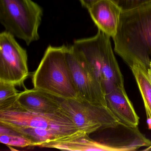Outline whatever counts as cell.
I'll return each mask as SVG.
<instances>
[{"instance_id":"6da1fadb","label":"cell","mask_w":151,"mask_h":151,"mask_svg":"<svg viewBox=\"0 0 151 151\" xmlns=\"http://www.w3.org/2000/svg\"><path fill=\"white\" fill-rule=\"evenodd\" d=\"M113 39L115 51L130 68L137 64L147 69L151 60V3L122 12Z\"/></svg>"},{"instance_id":"7a4b0ae2","label":"cell","mask_w":151,"mask_h":151,"mask_svg":"<svg viewBox=\"0 0 151 151\" xmlns=\"http://www.w3.org/2000/svg\"><path fill=\"white\" fill-rule=\"evenodd\" d=\"M68 46L49 45L32 76L34 88L64 99L79 100L67 59Z\"/></svg>"},{"instance_id":"3957f363","label":"cell","mask_w":151,"mask_h":151,"mask_svg":"<svg viewBox=\"0 0 151 151\" xmlns=\"http://www.w3.org/2000/svg\"><path fill=\"white\" fill-rule=\"evenodd\" d=\"M72 46L91 65L106 93L124 86L123 76L114 55L110 37L99 30L94 37L75 40Z\"/></svg>"},{"instance_id":"277c9868","label":"cell","mask_w":151,"mask_h":151,"mask_svg":"<svg viewBox=\"0 0 151 151\" xmlns=\"http://www.w3.org/2000/svg\"><path fill=\"white\" fill-rule=\"evenodd\" d=\"M43 14L42 8L32 0H0V22L28 46L40 39Z\"/></svg>"},{"instance_id":"5b68a950","label":"cell","mask_w":151,"mask_h":151,"mask_svg":"<svg viewBox=\"0 0 151 151\" xmlns=\"http://www.w3.org/2000/svg\"><path fill=\"white\" fill-rule=\"evenodd\" d=\"M0 124L6 127H32L52 130L69 136L86 134L79 130L60 109L52 114H35L20 106L16 101L0 109Z\"/></svg>"},{"instance_id":"8992f818","label":"cell","mask_w":151,"mask_h":151,"mask_svg":"<svg viewBox=\"0 0 151 151\" xmlns=\"http://www.w3.org/2000/svg\"><path fill=\"white\" fill-rule=\"evenodd\" d=\"M60 109L79 130L88 135L121 123L107 107L79 100L63 99Z\"/></svg>"},{"instance_id":"52a82bcc","label":"cell","mask_w":151,"mask_h":151,"mask_svg":"<svg viewBox=\"0 0 151 151\" xmlns=\"http://www.w3.org/2000/svg\"><path fill=\"white\" fill-rule=\"evenodd\" d=\"M67 59L79 100L107 106L106 91L84 56L71 45L68 46Z\"/></svg>"},{"instance_id":"ba28073f","label":"cell","mask_w":151,"mask_h":151,"mask_svg":"<svg viewBox=\"0 0 151 151\" xmlns=\"http://www.w3.org/2000/svg\"><path fill=\"white\" fill-rule=\"evenodd\" d=\"M6 31L0 34V81L22 86L29 75L27 51Z\"/></svg>"},{"instance_id":"9c48e42d","label":"cell","mask_w":151,"mask_h":151,"mask_svg":"<svg viewBox=\"0 0 151 151\" xmlns=\"http://www.w3.org/2000/svg\"><path fill=\"white\" fill-rule=\"evenodd\" d=\"M63 99L33 88L26 89L19 93L17 103L24 110L40 114L56 113L60 108Z\"/></svg>"},{"instance_id":"30bf717a","label":"cell","mask_w":151,"mask_h":151,"mask_svg":"<svg viewBox=\"0 0 151 151\" xmlns=\"http://www.w3.org/2000/svg\"><path fill=\"white\" fill-rule=\"evenodd\" d=\"M88 10L99 30L114 38L117 32L122 12L121 9L111 0H101Z\"/></svg>"},{"instance_id":"8fae6325","label":"cell","mask_w":151,"mask_h":151,"mask_svg":"<svg viewBox=\"0 0 151 151\" xmlns=\"http://www.w3.org/2000/svg\"><path fill=\"white\" fill-rule=\"evenodd\" d=\"M107 107L121 124L136 128L139 117L127 96L124 86L116 87L106 94Z\"/></svg>"},{"instance_id":"7c38bea8","label":"cell","mask_w":151,"mask_h":151,"mask_svg":"<svg viewBox=\"0 0 151 151\" xmlns=\"http://www.w3.org/2000/svg\"><path fill=\"white\" fill-rule=\"evenodd\" d=\"M89 135L85 134L65 139L51 141L42 144L40 147L73 151H107L103 143L92 139Z\"/></svg>"},{"instance_id":"4fadbf2b","label":"cell","mask_w":151,"mask_h":151,"mask_svg":"<svg viewBox=\"0 0 151 151\" xmlns=\"http://www.w3.org/2000/svg\"><path fill=\"white\" fill-rule=\"evenodd\" d=\"M9 128L31 140L33 143V146L40 147L42 144L50 141L61 140L71 137L79 136H68L59 132L41 128L22 127H11Z\"/></svg>"},{"instance_id":"5bb4252c","label":"cell","mask_w":151,"mask_h":151,"mask_svg":"<svg viewBox=\"0 0 151 151\" xmlns=\"http://www.w3.org/2000/svg\"><path fill=\"white\" fill-rule=\"evenodd\" d=\"M131 70L141 93L146 113L147 122L151 128V82L147 74V69L139 64H134Z\"/></svg>"},{"instance_id":"9a60e30c","label":"cell","mask_w":151,"mask_h":151,"mask_svg":"<svg viewBox=\"0 0 151 151\" xmlns=\"http://www.w3.org/2000/svg\"><path fill=\"white\" fill-rule=\"evenodd\" d=\"M0 142L9 146H33L31 140L9 127L0 124Z\"/></svg>"},{"instance_id":"2e32d148","label":"cell","mask_w":151,"mask_h":151,"mask_svg":"<svg viewBox=\"0 0 151 151\" xmlns=\"http://www.w3.org/2000/svg\"><path fill=\"white\" fill-rule=\"evenodd\" d=\"M13 84L0 81V109H4L16 101L20 92Z\"/></svg>"},{"instance_id":"e0dca14e","label":"cell","mask_w":151,"mask_h":151,"mask_svg":"<svg viewBox=\"0 0 151 151\" xmlns=\"http://www.w3.org/2000/svg\"><path fill=\"white\" fill-rule=\"evenodd\" d=\"M122 12L130 11L151 3V0H111Z\"/></svg>"},{"instance_id":"ac0fdd59","label":"cell","mask_w":151,"mask_h":151,"mask_svg":"<svg viewBox=\"0 0 151 151\" xmlns=\"http://www.w3.org/2000/svg\"><path fill=\"white\" fill-rule=\"evenodd\" d=\"M82 6L89 9L94 4L101 0H79Z\"/></svg>"},{"instance_id":"d6986e66","label":"cell","mask_w":151,"mask_h":151,"mask_svg":"<svg viewBox=\"0 0 151 151\" xmlns=\"http://www.w3.org/2000/svg\"><path fill=\"white\" fill-rule=\"evenodd\" d=\"M147 74L148 78L151 82V60L149 63V66L147 69Z\"/></svg>"},{"instance_id":"ffe728a7","label":"cell","mask_w":151,"mask_h":151,"mask_svg":"<svg viewBox=\"0 0 151 151\" xmlns=\"http://www.w3.org/2000/svg\"><path fill=\"white\" fill-rule=\"evenodd\" d=\"M144 151H151V145H150L148 147L146 148V149H144Z\"/></svg>"}]
</instances>
